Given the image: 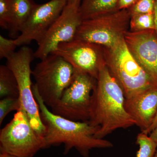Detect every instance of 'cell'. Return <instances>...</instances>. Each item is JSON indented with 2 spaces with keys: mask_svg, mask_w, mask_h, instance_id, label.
Returning a JSON list of instances; mask_svg holds the SVG:
<instances>
[{
  "mask_svg": "<svg viewBox=\"0 0 157 157\" xmlns=\"http://www.w3.org/2000/svg\"><path fill=\"white\" fill-rule=\"evenodd\" d=\"M21 108L19 98L6 97L0 101V125L7 115L11 111H18Z\"/></svg>",
  "mask_w": 157,
  "mask_h": 157,
  "instance_id": "obj_19",
  "label": "cell"
},
{
  "mask_svg": "<svg viewBox=\"0 0 157 157\" xmlns=\"http://www.w3.org/2000/svg\"><path fill=\"white\" fill-rule=\"evenodd\" d=\"M75 70L64 59L51 54L33 70L34 85L44 104L51 108L57 103L73 81Z\"/></svg>",
  "mask_w": 157,
  "mask_h": 157,
  "instance_id": "obj_4",
  "label": "cell"
},
{
  "mask_svg": "<svg viewBox=\"0 0 157 157\" xmlns=\"http://www.w3.org/2000/svg\"><path fill=\"white\" fill-rule=\"evenodd\" d=\"M111 75L123 91L125 99L157 87V81L136 60L124 39L109 49L105 62Z\"/></svg>",
  "mask_w": 157,
  "mask_h": 157,
  "instance_id": "obj_3",
  "label": "cell"
},
{
  "mask_svg": "<svg viewBox=\"0 0 157 157\" xmlns=\"http://www.w3.org/2000/svg\"><path fill=\"white\" fill-rule=\"evenodd\" d=\"M139 0H118L117 7L119 10L129 9L134 6Z\"/></svg>",
  "mask_w": 157,
  "mask_h": 157,
  "instance_id": "obj_23",
  "label": "cell"
},
{
  "mask_svg": "<svg viewBox=\"0 0 157 157\" xmlns=\"http://www.w3.org/2000/svg\"><path fill=\"white\" fill-rule=\"evenodd\" d=\"M19 90L14 73L7 65L0 66V97L19 98Z\"/></svg>",
  "mask_w": 157,
  "mask_h": 157,
  "instance_id": "obj_16",
  "label": "cell"
},
{
  "mask_svg": "<svg viewBox=\"0 0 157 157\" xmlns=\"http://www.w3.org/2000/svg\"><path fill=\"white\" fill-rule=\"evenodd\" d=\"M67 3V0H50L44 4H37L19 36L15 39L17 46H25L33 41L38 44L61 14Z\"/></svg>",
  "mask_w": 157,
  "mask_h": 157,
  "instance_id": "obj_11",
  "label": "cell"
},
{
  "mask_svg": "<svg viewBox=\"0 0 157 157\" xmlns=\"http://www.w3.org/2000/svg\"><path fill=\"white\" fill-rule=\"evenodd\" d=\"M9 0H0V26L8 30L9 25Z\"/></svg>",
  "mask_w": 157,
  "mask_h": 157,
  "instance_id": "obj_22",
  "label": "cell"
},
{
  "mask_svg": "<svg viewBox=\"0 0 157 157\" xmlns=\"http://www.w3.org/2000/svg\"><path fill=\"white\" fill-rule=\"evenodd\" d=\"M101 46L75 39L61 43L52 54L64 59L75 71L86 73L97 79L100 67L105 62L103 59Z\"/></svg>",
  "mask_w": 157,
  "mask_h": 157,
  "instance_id": "obj_10",
  "label": "cell"
},
{
  "mask_svg": "<svg viewBox=\"0 0 157 157\" xmlns=\"http://www.w3.org/2000/svg\"><path fill=\"white\" fill-rule=\"evenodd\" d=\"M157 126V113L156 114V116L155 118L154 121L153 122L152 124L151 125V126L146 131V132H145V134H147V135H149V134H150L151 132L153 131Z\"/></svg>",
  "mask_w": 157,
  "mask_h": 157,
  "instance_id": "obj_24",
  "label": "cell"
},
{
  "mask_svg": "<svg viewBox=\"0 0 157 157\" xmlns=\"http://www.w3.org/2000/svg\"><path fill=\"white\" fill-rule=\"evenodd\" d=\"M118 0H82L79 12L82 21L119 11Z\"/></svg>",
  "mask_w": 157,
  "mask_h": 157,
  "instance_id": "obj_15",
  "label": "cell"
},
{
  "mask_svg": "<svg viewBox=\"0 0 157 157\" xmlns=\"http://www.w3.org/2000/svg\"><path fill=\"white\" fill-rule=\"evenodd\" d=\"M130 27L132 32L155 30L154 13L132 15L130 20Z\"/></svg>",
  "mask_w": 157,
  "mask_h": 157,
  "instance_id": "obj_17",
  "label": "cell"
},
{
  "mask_svg": "<svg viewBox=\"0 0 157 157\" xmlns=\"http://www.w3.org/2000/svg\"><path fill=\"white\" fill-rule=\"evenodd\" d=\"M148 135L141 132L138 134L136 142L139 146L137 157H154L157 151V144Z\"/></svg>",
  "mask_w": 157,
  "mask_h": 157,
  "instance_id": "obj_18",
  "label": "cell"
},
{
  "mask_svg": "<svg viewBox=\"0 0 157 157\" xmlns=\"http://www.w3.org/2000/svg\"><path fill=\"white\" fill-rule=\"evenodd\" d=\"M33 93L38 104L40 117L45 126V148L63 144L64 154L76 149L82 156L89 157L90 151L94 148H109L113 147L110 141L95 137L99 130L88 121H76L54 114L48 109L33 85Z\"/></svg>",
  "mask_w": 157,
  "mask_h": 157,
  "instance_id": "obj_1",
  "label": "cell"
},
{
  "mask_svg": "<svg viewBox=\"0 0 157 157\" xmlns=\"http://www.w3.org/2000/svg\"><path fill=\"white\" fill-rule=\"evenodd\" d=\"M45 148L44 137L31 126L25 111L21 108L0 131V151L17 157H33Z\"/></svg>",
  "mask_w": 157,
  "mask_h": 157,
  "instance_id": "obj_8",
  "label": "cell"
},
{
  "mask_svg": "<svg viewBox=\"0 0 157 157\" xmlns=\"http://www.w3.org/2000/svg\"><path fill=\"white\" fill-rule=\"evenodd\" d=\"M79 6L67 3L61 14L38 43V48L34 53L35 58L41 60L44 59L56 51L61 43L75 39L82 21Z\"/></svg>",
  "mask_w": 157,
  "mask_h": 157,
  "instance_id": "obj_9",
  "label": "cell"
},
{
  "mask_svg": "<svg viewBox=\"0 0 157 157\" xmlns=\"http://www.w3.org/2000/svg\"><path fill=\"white\" fill-rule=\"evenodd\" d=\"M37 4L33 0H9V36L16 39Z\"/></svg>",
  "mask_w": 157,
  "mask_h": 157,
  "instance_id": "obj_14",
  "label": "cell"
},
{
  "mask_svg": "<svg viewBox=\"0 0 157 157\" xmlns=\"http://www.w3.org/2000/svg\"><path fill=\"white\" fill-rule=\"evenodd\" d=\"M15 39H7L0 35V59H6L15 52L17 47Z\"/></svg>",
  "mask_w": 157,
  "mask_h": 157,
  "instance_id": "obj_21",
  "label": "cell"
},
{
  "mask_svg": "<svg viewBox=\"0 0 157 157\" xmlns=\"http://www.w3.org/2000/svg\"><path fill=\"white\" fill-rule=\"evenodd\" d=\"M97 83V79L90 75L75 71L73 81L51 107L52 112L70 120L88 121Z\"/></svg>",
  "mask_w": 157,
  "mask_h": 157,
  "instance_id": "obj_5",
  "label": "cell"
},
{
  "mask_svg": "<svg viewBox=\"0 0 157 157\" xmlns=\"http://www.w3.org/2000/svg\"><path fill=\"white\" fill-rule=\"evenodd\" d=\"M124 39L132 55L157 81V36L153 30L125 34Z\"/></svg>",
  "mask_w": 157,
  "mask_h": 157,
  "instance_id": "obj_12",
  "label": "cell"
},
{
  "mask_svg": "<svg viewBox=\"0 0 157 157\" xmlns=\"http://www.w3.org/2000/svg\"><path fill=\"white\" fill-rule=\"evenodd\" d=\"M149 136L157 144V126L149 134Z\"/></svg>",
  "mask_w": 157,
  "mask_h": 157,
  "instance_id": "obj_25",
  "label": "cell"
},
{
  "mask_svg": "<svg viewBox=\"0 0 157 157\" xmlns=\"http://www.w3.org/2000/svg\"><path fill=\"white\" fill-rule=\"evenodd\" d=\"M125 108L135 120V125L145 133L151 126L157 113V87L125 99Z\"/></svg>",
  "mask_w": 157,
  "mask_h": 157,
  "instance_id": "obj_13",
  "label": "cell"
},
{
  "mask_svg": "<svg viewBox=\"0 0 157 157\" xmlns=\"http://www.w3.org/2000/svg\"><path fill=\"white\" fill-rule=\"evenodd\" d=\"M129 9L82 21L75 39L113 48L124 39L130 26Z\"/></svg>",
  "mask_w": 157,
  "mask_h": 157,
  "instance_id": "obj_7",
  "label": "cell"
},
{
  "mask_svg": "<svg viewBox=\"0 0 157 157\" xmlns=\"http://www.w3.org/2000/svg\"><path fill=\"white\" fill-rule=\"evenodd\" d=\"M0 157H17L12 155L6 153L1 152L0 153Z\"/></svg>",
  "mask_w": 157,
  "mask_h": 157,
  "instance_id": "obj_28",
  "label": "cell"
},
{
  "mask_svg": "<svg viewBox=\"0 0 157 157\" xmlns=\"http://www.w3.org/2000/svg\"><path fill=\"white\" fill-rule=\"evenodd\" d=\"M93 96L89 123L99 127L95 137L103 139L119 129L135 125V121L125 108L124 94L104 63L99 69Z\"/></svg>",
  "mask_w": 157,
  "mask_h": 157,
  "instance_id": "obj_2",
  "label": "cell"
},
{
  "mask_svg": "<svg viewBox=\"0 0 157 157\" xmlns=\"http://www.w3.org/2000/svg\"><path fill=\"white\" fill-rule=\"evenodd\" d=\"M156 0H139L129 8L131 16L137 14L154 13Z\"/></svg>",
  "mask_w": 157,
  "mask_h": 157,
  "instance_id": "obj_20",
  "label": "cell"
},
{
  "mask_svg": "<svg viewBox=\"0 0 157 157\" xmlns=\"http://www.w3.org/2000/svg\"><path fill=\"white\" fill-rule=\"evenodd\" d=\"M154 15L155 26V31L157 36V0H156L155 4Z\"/></svg>",
  "mask_w": 157,
  "mask_h": 157,
  "instance_id": "obj_26",
  "label": "cell"
},
{
  "mask_svg": "<svg viewBox=\"0 0 157 157\" xmlns=\"http://www.w3.org/2000/svg\"><path fill=\"white\" fill-rule=\"evenodd\" d=\"M35 52L23 46L7 59L6 65L14 73L19 90L21 108L25 111L31 126L42 137L46 131L42 122L38 103L33 93L31 64L35 58Z\"/></svg>",
  "mask_w": 157,
  "mask_h": 157,
  "instance_id": "obj_6",
  "label": "cell"
},
{
  "mask_svg": "<svg viewBox=\"0 0 157 157\" xmlns=\"http://www.w3.org/2000/svg\"><path fill=\"white\" fill-rule=\"evenodd\" d=\"M154 157H157V150L156 151V152L155 154Z\"/></svg>",
  "mask_w": 157,
  "mask_h": 157,
  "instance_id": "obj_29",
  "label": "cell"
},
{
  "mask_svg": "<svg viewBox=\"0 0 157 157\" xmlns=\"http://www.w3.org/2000/svg\"><path fill=\"white\" fill-rule=\"evenodd\" d=\"M67 3L76 4L79 6H80L82 2V0H67Z\"/></svg>",
  "mask_w": 157,
  "mask_h": 157,
  "instance_id": "obj_27",
  "label": "cell"
}]
</instances>
